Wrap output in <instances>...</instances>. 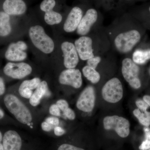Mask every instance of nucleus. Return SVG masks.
<instances>
[{"label":"nucleus","instance_id":"1","mask_svg":"<svg viewBox=\"0 0 150 150\" xmlns=\"http://www.w3.org/2000/svg\"><path fill=\"white\" fill-rule=\"evenodd\" d=\"M6 107L23 124H28L32 121L31 112L17 97L13 94H7L4 98Z\"/></svg>","mask_w":150,"mask_h":150},{"label":"nucleus","instance_id":"2","mask_svg":"<svg viewBox=\"0 0 150 150\" xmlns=\"http://www.w3.org/2000/svg\"><path fill=\"white\" fill-rule=\"evenodd\" d=\"M29 35L33 45L41 52L49 54L54 51V41L46 34L42 26L37 25L30 27Z\"/></svg>","mask_w":150,"mask_h":150},{"label":"nucleus","instance_id":"3","mask_svg":"<svg viewBox=\"0 0 150 150\" xmlns=\"http://www.w3.org/2000/svg\"><path fill=\"white\" fill-rule=\"evenodd\" d=\"M141 38V34L138 30H128L120 33L115 37L114 45L118 52L127 54L139 42Z\"/></svg>","mask_w":150,"mask_h":150},{"label":"nucleus","instance_id":"4","mask_svg":"<svg viewBox=\"0 0 150 150\" xmlns=\"http://www.w3.org/2000/svg\"><path fill=\"white\" fill-rule=\"evenodd\" d=\"M121 71L123 78L131 87L136 89L141 87L142 85L139 77V67L132 59L128 58L123 59Z\"/></svg>","mask_w":150,"mask_h":150},{"label":"nucleus","instance_id":"5","mask_svg":"<svg viewBox=\"0 0 150 150\" xmlns=\"http://www.w3.org/2000/svg\"><path fill=\"white\" fill-rule=\"evenodd\" d=\"M103 124L105 130H113L119 137L126 138L130 134V123L126 118L112 115L105 117Z\"/></svg>","mask_w":150,"mask_h":150},{"label":"nucleus","instance_id":"6","mask_svg":"<svg viewBox=\"0 0 150 150\" xmlns=\"http://www.w3.org/2000/svg\"><path fill=\"white\" fill-rule=\"evenodd\" d=\"M103 99L110 103H116L120 101L123 96L122 83L117 78H113L108 81L102 89Z\"/></svg>","mask_w":150,"mask_h":150},{"label":"nucleus","instance_id":"7","mask_svg":"<svg viewBox=\"0 0 150 150\" xmlns=\"http://www.w3.org/2000/svg\"><path fill=\"white\" fill-rule=\"evenodd\" d=\"M32 67L27 63H8L4 68L5 74L16 79H23L32 72Z\"/></svg>","mask_w":150,"mask_h":150},{"label":"nucleus","instance_id":"8","mask_svg":"<svg viewBox=\"0 0 150 150\" xmlns=\"http://www.w3.org/2000/svg\"><path fill=\"white\" fill-rule=\"evenodd\" d=\"M94 89L89 86L82 92L76 102L78 109L84 112H90L93 110L95 103Z\"/></svg>","mask_w":150,"mask_h":150},{"label":"nucleus","instance_id":"9","mask_svg":"<svg viewBox=\"0 0 150 150\" xmlns=\"http://www.w3.org/2000/svg\"><path fill=\"white\" fill-rule=\"evenodd\" d=\"M59 82L61 84L71 86L75 88H79L82 85V74L78 69H67L60 74Z\"/></svg>","mask_w":150,"mask_h":150},{"label":"nucleus","instance_id":"10","mask_svg":"<svg viewBox=\"0 0 150 150\" xmlns=\"http://www.w3.org/2000/svg\"><path fill=\"white\" fill-rule=\"evenodd\" d=\"M61 48L65 67L67 69H75L79 62V56L74 44L65 41L62 43Z\"/></svg>","mask_w":150,"mask_h":150},{"label":"nucleus","instance_id":"11","mask_svg":"<svg viewBox=\"0 0 150 150\" xmlns=\"http://www.w3.org/2000/svg\"><path fill=\"white\" fill-rule=\"evenodd\" d=\"M27 49V44L24 41H18L11 43L6 51L5 57L11 62L23 61L27 57V54L25 52Z\"/></svg>","mask_w":150,"mask_h":150},{"label":"nucleus","instance_id":"12","mask_svg":"<svg viewBox=\"0 0 150 150\" xmlns=\"http://www.w3.org/2000/svg\"><path fill=\"white\" fill-rule=\"evenodd\" d=\"M74 45L81 60L86 61L94 56L93 40L88 36H82L75 41Z\"/></svg>","mask_w":150,"mask_h":150},{"label":"nucleus","instance_id":"13","mask_svg":"<svg viewBox=\"0 0 150 150\" xmlns=\"http://www.w3.org/2000/svg\"><path fill=\"white\" fill-rule=\"evenodd\" d=\"M98 18L97 11L91 8L87 11L85 15L81 20L77 29L79 35L85 36L90 31L92 26L96 22Z\"/></svg>","mask_w":150,"mask_h":150},{"label":"nucleus","instance_id":"14","mask_svg":"<svg viewBox=\"0 0 150 150\" xmlns=\"http://www.w3.org/2000/svg\"><path fill=\"white\" fill-rule=\"evenodd\" d=\"M83 17L82 10L78 7H75L68 15L64 25V30L67 33H71L77 29Z\"/></svg>","mask_w":150,"mask_h":150},{"label":"nucleus","instance_id":"15","mask_svg":"<svg viewBox=\"0 0 150 150\" xmlns=\"http://www.w3.org/2000/svg\"><path fill=\"white\" fill-rule=\"evenodd\" d=\"M21 137L16 131L9 130L6 132L3 138L4 150H21L22 147Z\"/></svg>","mask_w":150,"mask_h":150},{"label":"nucleus","instance_id":"16","mask_svg":"<svg viewBox=\"0 0 150 150\" xmlns=\"http://www.w3.org/2000/svg\"><path fill=\"white\" fill-rule=\"evenodd\" d=\"M4 11L9 15H20L26 11V5L23 0H6L3 4Z\"/></svg>","mask_w":150,"mask_h":150},{"label":"nucleus","instance_id":"17","mask_svg":"<svg viewBox=\"0 0 150 150\" xmlns=\"http://www.w3.org/2000/svg\"><path fill=\"white\" fill-rule=\"evenodd\" d=\"M48 91V83L46 81H41L38 86L35 89L30 98L29 103L33 106H36L40 103L43 96L46 94Z\"/></svg>","mask_w":150,"mask_h":150},{"label":"nucleus","instance_id":"18","mask_svg":"<svg viewBox=\"0 0 150 150\" xmlns=\"http://www.w3.org/2000/svg\"><path fill=\"white\" fill-rule=\"evenodd\" d=\"M11 31L10 15L4 11H0V36L5 37Z\"/></svg>","mask_w":150,"mask_h":150},{"label":"nucleus","instance_id":"19","mask_svg":"<svg viewBox=\"0 0 150 150\" xmlns=\"http://www.w3.org/2000/svg\"><path fill=\"white\" fill-rule=\"evenodd\" d=\"M150 59V49L137 50L133 54V61L137 64H144Z\"/></svg>","mask_w":150,"mask_h":150},{"label":"nucleus","instance_id":"20","mask_svg":"<svg viewBox=\"0 0 150 150\" xmlns=\"http://www.w3.org/2000/svg\"><path fill=\"white\" fill-rule=\"evenodd\" d=\"M82 72L84 76L92 83H98L100 80V76L99 73L88 66H86L83 68Z\"/></svg>","mask_w":150,"mask_h":150},{"label":"nucleus","instance_id":"21","mask_svg":"<svg viewBox=\"0 0 150 150\" xmlns=\"http://www.w3.org/2000/svg\"><path fill=\"white\" fill-rule=\"evenodd\" d=\"M44 20L47 24L54 25L59 24L62 22V16L61 14L51 10L45 12Z\"/></svg>","mask_w":150,"mask_h":150},{"label":"nucleus","instance_id":"22","mask_svg":"<svg viewBox=\"0 0 150 150\" xmlns=\"http://www.w3.org/2000/svg\"><path fill=\"white\" fill-rule=\"evenodd\" d=\"M134 116L138 119L141 124L146 127L150 125V112L146 111L142 112L139 109H135L133 111Z\"/></svg>","mask_w":150,"mask_h":150},{"label":"nucleus","instance_id":"23","mask_svg":"<svg viewBox=\"0 0 150 150\" xmlns=\"http://www.w3.org/2000/svg\"><path fill=\"white\" fill-rule=\"evenodd\" d=\"M41 81L40 79L38 78H35L31 80L23 81L20 86L18 90L28 88L33 90L36 88Z\"/></svg>","mask_w":150,"mask_h":150},{"label":"nucleus","instance_id":"24","mask_svg":"<svg viewBox=\"0 0 150 150\" xmlns=\"http://www.w3.org/2000/svg\"><path fill=\"white\" fill-rule=\"evenodd\" d=\"M145 139L139 147L140 150H148L150 149V129L148 127L144 128Z\"/></svg>","mask_w":150,"mask_h":150},{"label":"nucleus","instance_id":"25","mask_svg":"<svg viewBox=\"0 0 150 150\" xmlns=\"http://www.w3.org/2000/svg\"><path fill=\"white\" fill-rule=\"evenodd\" d=\"M56 5L55 0H43L40 5V9L43 12L53 10Z\"/></svg>","mask_w":150,"mask_h":150},{"label":"nucleus","instance_id":"26","mask_svg":"<svg viewBox=\"0 0 150 150\" xmlns=\"http://www.w3.org/2000/svg\"><path fill=\"white\" fill-rule=\"evenodd\" d=\"M101 58L100 56H94L87 60V66L96 69L98 65L101 62Z\"/></svg>","mask_w":150,"mask_h":150},{"label":"nucleus","instance_id":"27","mask_svg":"<svg viewBox=\"0 0 150 150\" xmlns=\"http://www.w3.org/2000/svg\"><path fill=\"white\" fill-rule=\"evenodd\" d=\"M136 104L138 109H139L142 112H146L149 107V105L143 100H138L136 101Z\"/></svg>","mask_w":150,"mask_h":150},{"label":"nucleus","instance_id":"28","mask_svg":"<svg viewBox=\"0 0 150 150\" xmlns=\"http://www.w3.org/2000/svg\"><path fill=\"white\" fill-rule=\"evenodd\" d=\"M19 93L21 96L27 99H30L32 96L33 93L32 90L28 88H25L23 89L18 90Z\"/></svg>","mask_w":150,"mask_h":150},{"label":"nucleus","instance_id":"29","mask_svg":"<svg viewBox=\"0 0 150 150\" xmlns=\"http://www.w3.org/2000/svg\"><path fill=\"white\" fill-rule=\"evenodd\" d=\"M57 150H85L69 144H64L60 146Z\"/></svg>","mask_w":150,"mask_h":150},{"label":"nucleus","instance_id":"30","mask_svg":"<svg viewBox=\"0 0 150 150\" xmlns=\"http://www.w3.org/2000/svg\"><path fill=\"white\" fill-rule=\"evenodd\" d=\"M56 104L60 108V110H62L63 112L69 108V103L65 100H59L56 102Z\"/></svg>","mask_w":150,"mask_h":150},{"label":"nucleus","instance_id":"31","mask_svg":"<svg viewBox=\"0 0 150 150\" xmlns=\"http://www.w3.org/2000/svg\"><path fill=\"white\" fill-rule=\"evenodd\" d=\"M49 112L51 115L56 116H60L61 115L60 109L56 104H53L49 108Z\"/></svg>","mask_w":150,"mask_h":150},{"label":"nucleus","instance_id":"32","mask_svg":"<svg viewBox=\"0 0 150 150\" xmlns=\"http://www.w3.org/2000/svg\"><path fill=\"white\" fill-rule=\"evenodd\" d=\"M64 112L65 116L70 120H74L76 118V114L74 111L70 108H67Z\"/></svg>","mask_w":150,"mask_h":150},{"label":"nucleus","instance_id":"33","mask_svg":"<svg viewBox=\"0 0 150 150\" xmlns=\"http://www.w3.org/2000/svg\"><path fill=\"white\" fill-rule=\"evenodd\" d=\"M55 127L56 126L51 125L50 123H47L46 121H44L41 124V128H42V130L43 131H46V132L51 131V130L54 129Z\"/></svg>","mask_w":150,"mask_h":150},{"label":"nucleus","instance_id":"34","mask_svg":"<svg viewBox=\"0 0 150 150\" xmlns=\"http://www.w3.org/2000/svg\"><path fill=\"white\" fill-rule=\"evenodd\" d=\"M46 122L50 123L51 125L54 126H59V118L55 117H49L46 118Z\"/></svg>","mask_w":150,"mask_h":150},{"label":"nucleus","instance_id":"35","mask_svg":"<svg viewBox=\"0 0 150 150\" xmlns=\"http://www.w3.org/2000/svg\"><path fill=\"white\" fill-rule=\"evenodd\" d=\"M54 134L56 136L60 137L64 135L65 134V131L64 129L61 127H59V126H56L54 129Z\"/></svg>","mask_w":150,"mask_h":150},{"label":"nucleus","instance_id":"36","mask_svg":"<svg viewBox=\"0 0 150 150\" xmlns=\"http://www.w3.org/2000/svg\"><path fill=\"white\" fill-rule=\"evenodd\" d=\"M5 91V84L2 78L0 77V96L4 94Z\"/></svg>","mask_w":150,"mask_h":150},{"label":"nucleus","instance_id":"37","mask_svg":"<svg viewBox=\"0 0 150 150\" xmlns=\"http://www.w3.org/2000/svg\"><path fill=\"white\" fill-rule=\"evenodd\" d=\"M143 100L150 107V96L145 95L143 97Z\"/></svg>","mask_w":150,"mask_h":150},{"label":"nucleus","instance_id":"38","mask_svg":"<svg viewBox=\"0 0 150 150\" xmlns=\"http://www.w3.org/2000/svg\"><path fill=\"white\" fill-rule=\"evenodd\" d=\"M4 111L1 109H0V119L4 117Z\"/></svg>","mask_w":150,"mask_h":150},{"label":"nucleus","instance_id":"39","mask_svg":"<svg viewBox=\"0 0 150 150\" xmlns=\"http://www.w3.org/2000/svg\"><path fill=\"white\" fill-rule=\"evenodd\" d=\"M0 150H4V146H3V145L2 144H0Z\"/></svg>","mask_w":150,"mask_h":150},{"label":"nucleus","instance_id":"40","mask_svg":"<svg viewBox=\"0 0 150 150\" xmlns=\"http://www.w3.org/2000/svg\"><path fill=\"white\" fill-rule=\"evenodd\" d=\"M2 139V135L1 133V131H0V144H1Z\"/></svg>","mask_w":150,"mask_h":150},{"label":"nucleus","instance_id":"41","mask_svg":"<svg viewBox=\"0 0 150 150\" xmlns=\"http://www.w3.org/2000/svg\"><path fill=\"white\" fill-rule=\"evenodd\" d=\"M149 11L150 12V6L149 7Z\"/></svg>","mask_w":150,"mask_h":150},{"label":"nucleus","instance_id":"42","mask_svg":"<svg viewBox=\"0 0 150 150\" xmlns=\"http://www.w3.org/2000/svg\"><path fill=\"white\" fill-rule=\"evenodd\" d=\"M148 150H150V149H149Z\"/></svg>","mask_w":150,"mask_h":150},{"label":"nucleus","instance_id":"43","mask_svg":"<svg viewBox=\"0 0 150 150\" xmlns=\"http://www.w3.org/2000/svg\"></svg>","mask_w":150,"mask_h":150}]
</instances>
